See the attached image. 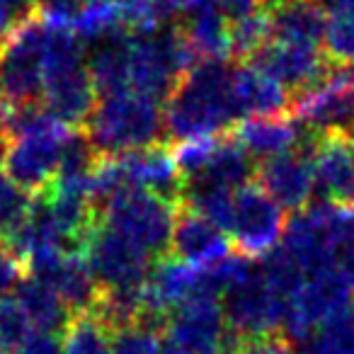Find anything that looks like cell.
I'll use <instances>...</instances> for the list:
<instances>
[{"instance_id":"obj_1","label":"cell","mask_w":354,"mask_h":354,"mask_svg":"<svg viewBox=\"0 0 354 354\" xmlns=\"http://www.w3.org/2000/svg\"><path fill=\"white\" fill-rule=\"evenodd\" d=\"M233 71L226 59H202L189 68L167 100V146L223 136L241 124Z\"/></svg>"},{"instance_id":"obj_2","label":"cell","mask_w":354,"mask_h":354,"mask_svg":"<svg viewBox=\"0 0 354 354\" xmlns=\"http://www.w3.org/2000/svg\"><path fill=\"white\" fill-rule=\"evenodd\" d=\"M83 131L102 158L167 146L165 112L160 102L131 90L100 100Z\"/></svg>"},{"instance_id":"obj_3","label":"cell","mask_w":354,"mask_h":354,"mask_svg":"<svg viewBox=\"0 0 354 354\" xmlns=\"http://www.w3.org/2000/svg\"><path fill=\"white\" fill-rule=\"evenodd\" d=\"M197 61L180 27H162L156 35L133 37L129 54V90L156 102H167Z\"/></svg>"},{"instance_id":"obj_4","label":"cell","mask_w":354,"mask_h":354,"mask_svg":"<svg viewBox=\"0 0 354 354\" xmlns=\"http://www.w3.org/2000/svg\"><path fill=\"white\" fill-rule=\"evenodd\" d=\"M46 20L39 12L22 17L0 46V102L10 107L37 104L44 95Z\"/></svg>"},{"instance_id":"obj_5","label":"cell","mask_w":354,"mask_h":354,"mask_svg":"<svg viewBox=\"0 0 354 354\" xmlns=\"http://www.w3.org/2000/svg\"><path fill=\"white\" fill-rule=\"evenodd\" d=\"M100 218L107 228L122 233L153 260L170 255L172 226H175L177 207L146 189L124 187L109 197L97 209Z\"/></svg>"},{"instance_id":"obj_6","label":"cell","mask_w":354,"mask_h":354,"mask_svg":"<svg viewBox=\"0 0 354 354\" xmlns=\"http://www.w3.org/2000/svg\"><path fill=\"white\" fill-rule=\"evenodd\" d=\"M286 231L284 209L257 183H250L233 192L231 233L233 250L248 260H262L277 248Z\"/></svg>"},{"instance_id":"obj_7","label":"cell","mask_w":354,"mask_h":354,"mask_svg":"<svg viewBox=\"0 0 354 354\" xmlns=\"http://www.w3.org/2000/svg\"><path fill=\"white\" fill-rule=\"evenodd\" d=\"M221 306L228 330L238 337H265L281 333L286 299L265 279L257 265L223 294Z\"/></svg>"},{"instance_id":"obj_8","label":"cell","mask_w":354,"mask_h":354,"mask_svg":"<svg viewBox=\"0 0 354 354\" xmlns=\"http://www.w3.org/2000/svg\"><path fill=\"white\" fill-rule=\"evenodd\" d=\"M291 114L310 133L354 138V66L333 64L320 88L291 102Z\"/></svg>"},{"instance_id":"obj_9","label":"cell","mask_w":354,"mask_h":354,"mask_svg":"<svg viewBox=\"0 0 354 354\" xmlns=\"http://www.w3.org/2000/svg\"><path fill=\"white\" fill-rule=\"evenodd\" d=\"M245 66L279 83L291 95V102L320 88L333 71V61L320 46L289 41H267Z\"/></svg>"},{"instance_id":"obj_10","label":"cell","mask_w":354,"mask_h":354,"mask_svg":"<svg viewBox=\"0 0 354 354\" xmlns=\"http://www.w3.org/2000/svg\"><path fill=\"white\" fill-rule=\"evenodd\" d=\"M320 143L318 133L306 131L299 148L281 156L267 158L257 162L255 183L279 204L281 209L291 214L304 212L315 194V172H313V156Z\"/></svg>"},{"instance_id":"obj_11","label":"cell","mask_w":354,"mask_h":354,"mask_svg":"<svg viewBox=\"0 0 354 354\" xmlns=\"http://www.w3.org/2000/svg\"><path fill=\"white\" fill-rule=\"evenodd\" d=\"M85 260L100 289H136L146 286L153 257L146 250L100 223L85 245Z\"/></svg>"},{"instance_id":"obj_12","label":"cell","mask_w":354,"mask_h":354,"mask_svg":"<svg viewBox=\"0 0 354 354\" xmlns=\"http://www.w3.org/2000/svg\"><path fill=\"white\" fill-rule=\"evenodd\" d=\"M226 330L228 325L221 299L194 296L172 310L162 337L189 354H221Z\"/></svg>"},{"instance_id":"obj_13","label":"cell","mask_w":354,"mask_h":354,"mask_svg":"<svg viewBox=\"0 0 354 354\" xmlns=\"http://www.w3.org/2000/svg\"><path fill=\"white\" fill-rule=\"evenodd\" d=\"M41 104L68 129H85L97 107V88L85 64L54 68L44 73Z\"/></svg>"},{"instance_id":"obj_14","label":"cell","mask_w":354,"mask_h":354,"mask_svg":"<svg viewBox=\"0 0 354 354\" xmlns=\"http://www.w3.org/2000/svg\"><path fill=\"white\" fill-rule=\"evenodd\" d=\"M71 131L61 136H37L12 141L6 160V172L12 183L27 194H41L59 175L61 148Z\"/></svg>"},{"instance_id":"obj_15","label":"cell","mask_w":354,"mask_h":354,"mask_svg":"<svg viewBox=\"0 0 354 354\" xmlns=\"http://www.w3.org/2000/svg\"><path fill=\"white\" fill-rule=\"evenodd\" d=\"M129 187L146 189L180 209L183 199V172L175 165L170 146H153L143 151L124 153L114 158Z\"/></svg>"},{"instance_id":"obj_16","label":"cell","mask_w":354,"mask_h":354,"mask_svg":"<svg viewBox=\"0 0 354 354\" xmlns=\"http://www.w3.org/2000/svg\"><path fill=\"white\" fill-rule=\"evenodd\" d=\"M257 162L250 153L243 148V143L233 136V131L216 136L212 143L204 165L197 172L183 177L185 185H202V187L226 189L238 192L245 185L255 183Z\"/></svg>"},{"instance_id":"obj_17","label":"cell","mask_w":354,"mask_h":354,"mask_svg":"<svg viewBox=\"0 0 354 354\" xmlns=\"http://www.w3.org/2000/svg\"><path fill=\"white\" fill-rule=\"evenodd\" d=\"M315 194L339 209L354 207V153L344 136H320L313 156Z\"/></svg>"},{"instance_id":"obj_18","label":"cell","mask_w":354,"mask_h":354,"mask_svg":"<svg viewBox=\"0 0 354 354\" xmlns=\"http://www.w3.org/2000/svg\"><path fill=\"white\" fill-rule=\"evenodd\" d=\"M170 255L185 265L212 267L231 255V245H228L226 233L218 226H214L209 218L199 216L189 209H177Z\"/></svg>"},{"instance_id":"obj_19","label":"cell","mask_w":354,"mask_h":354,"mask_svg":"<svg viewBox=\"0 0 354 354\" xmlns=\"http://www.w3.org/2000/svg\"><path fill=\"white\" fill-rule=\"evenodd\" d=\"M233 136L243 143L248 153L257 160H267V158L281 156L304 141L306 129L294 114H279V117H250L243 119L236 129Z\"/></svg>"},{"instance_id":"obj_20","label":"cell","mask_w":354,"mask_h":354,"mask_svg":"<svg viewBox=\"0 0 354 354\" xmlns=\"http://www.w3.org/2000/svg\"><path fill=\"white\" fill-rule=\"evenodd\" d=\"M35 279V277H32ZM39 281H44L46 286L59 294V299L64 301V306L71 310V315H83L93 313L95 304L100 299V284L95 279V274L90 272L88 260L80 252H71V255H61L49 270L41 277H37Z\"/></svg>"},{"instance_id":"obj_21","label":"cell","mask_w":354,"mask_h":354,"mask_svg":"<svg viewBox=\"0 0 354 354\" xmlns=\"http://www.w3.org/2000/svg\"><path fill=\"white\" fill-rule=\"evenodd\" d=\"M233 97H236L241 122L250 117L291 114V95L279 83L245 64L236 66L233 71Z\"/></svg>"},{"instance_id":"obj_22","label":"cell","mask_w":354,"mask_h":354,"mask_svg":"<svg viewBox=\"0 0 354 354\" xmlns=\"http://www.w3.org/2000/svg\"><path fill=\"white\" fill-rule=\"evenodd\" d=\"M131 39L133 35L122 30L95 41L93 51L88 56V71L95 88H97V95H102V97L129 93V54H131Z\"/></svg>"},{"instance_id":"obj_23","label":"cell","mask_w":354,"mask_h":354,"mask_svg":"<svg viewBox=\"0 0 354 354\" xmlns=\"http://www.w3.org/2000/svg\"><path fill=\"white\" fill-rule=\"evenodd\" d=\"M267 20H270L272 41H289V44L318 46L325 39V27H328V15L320 0H301L267 15Z\"/></svg>"},{"instance_id":"obj_24","label":"cell","mask_w":354,"mask_h":354,"mask_svg":"<svg viewBox=\"0 0 354 354\" xmlns=\"http://www.w3.org/2000/svg\"><path fill=\"white\" fill-rule=\"evenodd\" d=\"M180 30L199 61L231 56V20L216 6L187 12Z\"/></svg>"},{"instance_id":"obj_25","label":"cell","mask_w":354,"mask_h":354,"mask_svg":"<svg viewBox=\"0 0 354 354\" xmlns=\"http://www.w3.org/2000/svg\"><path fill=\"white\" fill-rule=\"evenodd\" d=\"M12 299L22 306V310L27 313L30 323L35 325V330H39V333L59 335V333H64L71 320V310L64 306L59 294L39 279L27 277V279L17 286Z\"/></svg>"},{"instance_id":"obj_26","label":"cell","mask_w":354,"mask_h":354,"mask_svg":"<svg viewBox=\"0 0 354 354\" xmlns=\"http://www.w3.org/2000/svg\"><path fill=\"white\" fill-rule=\"evenodd\" d=\"M61 339L66 354H112V333L93 313L71 315Z\"/></svg>"},{"instance_id":"obj_27","label":"cell","mask_w":354,"mask_h":354,"mask_svg":"<svg viewBox=\"0 0 354 354\" xmlns=\"http://www.w3.org/2000/svg\"><path fill=\"white\" fill-rule=\"evenodd\" d=\"M73 30L83 41H100L104 37L122 32V17H119V0H85L83 10L75 17Z\"/></svg>"},{"instance_id":"obj_28","label":"cell","mask_w":354,"mask_h":354,"mask_svg":"<svg viewBox=\"0 0 354 354\" xmlns=\"http://www.w3.org/2000/svg\"><path fill=\"white\" fill-rule=\"evenodd\" d=\"M323 51L333 64L354 66V6L335 8L328 17Z\"/></svg>"},{"instance_id":"obj_29","label":"cell","mask_w":354,"mask_h":354,"mask_svg":"<svg viewBox=\"0 0 354 354\" xmlns=\"http://www.w3.org/2000/svg\"><path fill=\"white\" fill-rule=\"evenodd\" d=\"M267 41H272V35L265 12H252L243 20L231 22V59L248 64Z\"/></svg>"},{"instance_id":"obj_30","label":"cell","mask_w":354,"mask_h":354,"mask_svg":"<svg viewBox=\"0 0 354 354\" xmlns=\"http://www.w3.org/2000/svg\"><path fill=\"white\" fill-rule=\"evenodd\" d=\"M310 342L320 354H354V304L325 320Z\"/></svg>"},{"instance_id":"obj_31","label":"cell","mask_w":354,"mask_h":354,"mask_svg":"<svg viewBox=\"0 0 354 354\" xmlns=\"http://www.w3.org/2000/svg\"><path fill=\"white\" fill-rule=\"evenodd\" d=\"M32 209V194L12 183L8 172L0 170V243L6 241L15 228L27 221Z\"/></svg>"},{"instance_id":"obj_32","label":"cell","mask_w":354,"mask_h":354,"mask_svg":"<svg viewBox=\"0 0 354 354\" xmlns=\"http://www.w3.org/2000/svg\"><path fill=\"white\" fill-rule=\"evenodd\" d=\"M35 335V325L15 299L0 301V349L20 352L27 339Z\"/></svg>"},{"instance_id":"obj_33","label":"cell","mask_w":354,"mask_h":354,"mask_svg":"<svg viewBox=\"0 0 354 354\" xmlns=\"http://www.w3.org/2000/svg\"><path fill=\"white\" fill-rule=\"evenodd\" d=\"M112 354H162V333L141 323L119 330L112 335Z\"/></svg>"},{"instance_id":"obj_34","label":"cell","mask_w":354,"mask_h":354,"mask_svg":"<svg viewBox=\"0 0 354 354\" xmlns=\"http://www.w3.org/2000/svg\"><path fill=\"white\" fill-rule=\"evenodd\" d=\"M27 279V265L17 255L0 245V301L12 299L17 286Z\"/></svg>"},{"instance_id":"obj_35","label":"cell","mask_w":354,"mask_h":354,"mask_svg":"<svg viewBox=\"0 0 354 354\" xmlns=\"http://www.w3.org/2000/svg\"><path fill=\"white\" fill-rule=\"evenodd\" d=\"M85 0H35V8L49 25H71L83 10Z\"/></svg>"},{"instance_id":"obj_36","label":"cell","mask_w":354,"mask_h":354,"mask_svg":"<svg viewBox=\"0 0 354 354\" xmlns=\"http://www.w3.org/2000/svg\"><path fill=\"white\" fill-rule=\"evenodd\" d=\"M233 354H296L294 344L281 333L265 335V337H245Z\"/></svg>"},{"instance_id":"obj_37","label":"cell","mask_w":354,"mask_h":354,"mask_svg":"<svg viewBox=\"0 0 354 354\" xmlns=\"http://www.w3.org/2000/svg\"><path fill=\"white\" fill-rule=\"evenodd\" d=\"M20 354H66L64 339L54 333H39V330H35V335L20 349Z\"/></svg>"},{"instance_id":"obj_38","label":"cell","mask_w":354,"mask_h":354,"mask_svg":"<svg viewBox=\"0 0 354 354\" xmlns=\"http://www.w3.org/2000/svg\"><path fill=\"white\" fill-rule=\"evenodd\" d=\"M214 3L231 22L243 20V17L252 15L255 8H260V0H214Z\"/></svg>"},{"instance_id":"obj_39","label":"cell","mask_w":354,"mask_h":354,"mask_svg":"<svg viewBox=\"0 0 354 354\" xmlns=\"http://www.w3.org/2000/svg\"><path fill=\"white\" fill-rule=\"evenodd\" d=\"M294 3H301V0H260V8L265 15H272V12L281 10V8H289Z\"/></svg>"},{"instance_id":"obj_40","label":"cell","mask_w":354,"mask_h":354,"mask_svg":"<svg viewBox=\"0 0 354 354\" xmlns=\"http://www.w3.org/2000/svg\"><path fill=\"white\" fill-rule=\"evenodd\" d=\"M10 146H12L10 136H8L6 131H0V165H6L8 153H10Z\"/></svg>"},{"instance_id":"obj_41","label":"cell","mask_w":354,"mask_h":354,"mask_svg":"<svg viewBox=\"0 0 354 354\" xmlns=\"http://www.w3.org/2000/svg\"><path fill=\"white\" fill-rule=\"evenodd\" d=\"M162 354H189V352H185L183 347H177L172 342H162Z\"/></svg>"},{"instance_id":"obj_42","label":"cell","mask_w":354,"mask_h":354,"mask_svg":"<svg viewBox=\"0 0 354 354\" xmlns=\"http://www.w3.org/2000/svg\"><path fill=\"white\" fill-rule=\"evenodd\" d=\"M299 354H320V352H318V347H315V344L308 339V342H306L304 347H301V352H299Z\"/></svg>"},{"instance_id":"obj_43","label":"cell","mask_w":354,"mask_h":354,"mask_svg":"<svg viewBox=\"0 0 354 354\" xmlns=\"http://www.w3.org/2000/svg\"><path fill=\"white\" fill-rule=\"evenodd\" d=\"M0 354H20V352H6V349H0Z\"/></svg>"},{"instance_id":"obj_44","label":"cell","mask_w":354,"mask_h":354,"mask_svg":"<svg viewBox=\"0 0 354 354\" xmlns=\"http://www.w3.org/2000/svg\"><path fill=\"white\" fill-rule=\"evenodd\" d=\"M349 216H352V218H354V207H352V209H349Z\"/></svg>"},{"instance_id":"obj_45","label":"cell","mask_w":354,"mask_h":354,"mask_svg":"<svg viewBox=\"0 0 354 354\" xmlns=\"http://www.w3.org/2000/svg\"><path fill=\"white\" fill-rule=\"evenodd\" d=\"M349 143H352V153H354V138H349Z\"/></svg>"},{"instance_id":"obj_46","label":"cell","mask_w":354,"mask_h":354,"mask_svg":"<svg viewBox=\"0 0 354 354\" xmlns=\"http://www.w3.org/2000/svg\"><path fill=\"white\" fill-rule=\"evenodd\" d=\"M0 46H3V37H0Z\"/></svg>"}]
</instances>
